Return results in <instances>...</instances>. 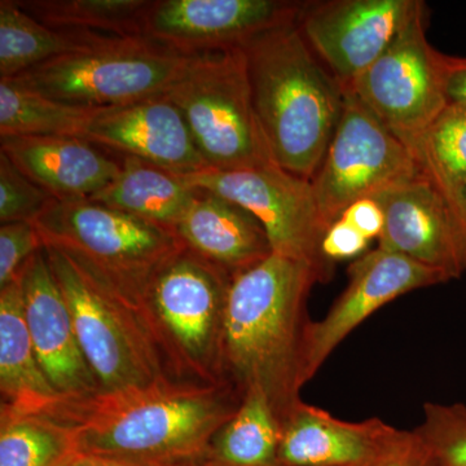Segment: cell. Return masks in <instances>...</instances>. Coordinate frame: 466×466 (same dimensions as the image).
<instances>
[{
  "instance_id": "obj_19",
  "label": "cell",
  "mask_w": 466,
  "mask_h": 466,
  "mask_svg": "<svg viewBox=\"0 0 466 466\" xmlns=\"http://www.w3.org/2000/svg\"><path fill=\"white\" fill-rule=\"evenodd\" d=\"M0 152L56 200L94 198L121 171V162L79 137H5Z\"/></svg>"
},
{
  "instance_id": "obj_14",
  "label": "cell",
  "mask_w": 466,
  "mask_h": 466,
  "mask_svg": "<svg viewBox=\"0 0 466 466\" xmlns=\"http://www.w3.org/2000/svg\"><path fill=\"white\" fill-rule=\"evenodd\" d=\"M299 8L279 0H156L147 11L144 35L184 56L231 50L296 20Z\"/></svg>"
},
{
  "instance_id": "obj_39",
  "label": "cell",
  "mask_w": 466,
  "mask_h": 466,
  "mask_svg": "<svg viewBox=\"0 0 466 466\" xmlns=\"http://www.w3.org/2000/svg\"><path fill=\"white\" fill-rule=\"evenodd\" d=\"M198 466H201V465H198Z\"/></svg>"
},
{
  "instance_id": "obj_28",
  "label": "cell",
  "mask_w": 466,
  "mask_h": 466,
  "mask_svg": "<svg viewBox=\"0 0 466 466\" xmlns=\"http://www.w3.org/2000/svg\"><path fill=\"white\" fill-rule=\"evenodd\" d=\"M422 174L440 191L466 183V108L449 104L417 144Z\"/></svg>"
},
{
  "instance_id": "obj_24",
  "label": "cell",
  "mask_w": 466,
  "mask_h": 466,
  "mask_svg": "<svg viewBox=\"0 0 466 466\" xmlns=\"http://www.w3.org/2000/svg\"><path fill=\"white\" fill-rule=\"evenodd\" d=\"M280 422L260 391L245 392L240 407L210 441L201 466H279Z\"/></svg>"
},
{
  "instance_id": "obj_5",
  "label": "cell",
  "mask_w": 466,
  "mask_h": 466,
  "mask_svg": "<svg viewBox=\"0 0 466 466\" xmlns=\"http://www.w3.org/2000/svg\"><path fill=\"white\" fill-rule=\"evenodd\" d=\"M33 223L43 247L60 251L137 314L150 281L184 248L174 229L91 198L55 200Z\"/></svg>"
},
{
  "instance_id": "obj_25",
  "label": "cell",
  "mask_w": 466,
  "mask_h": 466,
  "mask_svg": "<svg viewBox=\"0 0 466 466\" xmlns=\"http://www.w3.org/2000/svg\"><path fill=\"white\" fill-rule=\"evenodd\" d=\"M97 109L51 99L15 78H0V137L86 139L88 125Z\"/></svg>"
},
{
  "instance_id": "obj_32",
  "label": "cell",
  "mask_w": 466,
  "mask_h": 466,
  "mask_svg": "<svg viewBox=\"0 0 466 466\" xmlns=\"http://www.w3.org/2000/svg\"><path fill=\"white\" fill-rule=\"evenodd\" d=\"M370 240L350 226L343 219L337 220L325 232L321 250L328 262H337L350 258H360L367 253Z\"/></svg>"
},
{
  "instance_id": "obj_16",
  "label": "cell",
  "mask_w": 466,
  "mask_h": 466,
  "mask_svg": "<svg viewBox=\"0 0 466 466\" xmlns=\"http://www.w3.org/2000/svg\"><path fill=\"white\" fill-rule=\"evenodd\" d=\"M24 315L43 372L61 397L100 391L73 324L72 315L48 263L45 248L20 271Z\"/></svg>"
},
{
  "instance_id": "obj_23",
  "label": "cell",
  "mask_w": 466,
  "mask_h": 466,
  "mask_svg": "<svg viewBox=\"0 0 466 466\" xmlns=\"http://www.w3.org/2000/svg\"><path fill=\"white\" fill-rule=\"evenodd\" d=\"M106 36L55 29L39 23L16 0L0 2V78H14L52 58L90 50Z\"/></svg>"
},
{
  "instance_id": "obj_36",
  "label": "cell",
  "mask_w": 466,
  "mask_h": 466,
  "mask_svg": "<svg viewBox=\"0 0 466 466\" xmlns=\"http://www.w3.org/2000/svg\"><path fill=\"white\" fill-rule=\"evenodd\" d=\"M446 94L449 104H455V106L466 108V58L449 56Z\"/></svg>"
},
{
  "instance_id": "obj_4",
  "label": "cell",
  "mask_w": 466,
  "mask_h": 466,
  "mask_svg": "<svg viewBox=\"0 0 466 466\" xmlns=\"http://www.w3.org/2000/svg\"><path fill=\"white\" fill-rule=\"evenodd\" d=\"M232 280L225 269L184 247L150 281L137 317L168 379L227 383L223 341Z\"/></svg>"
},
{
  "instance_id": "obj_30",
  "label": "cell",
  "mask_w": 466,
  "mask_h": 466,
  "mask_svg": "<svg viewBox=\"0 0 466 466\" xmlns=\"http://www.w3.org/2000/svg\"><path fill=\"white\" fill-rule=\"evenodd\" d=\"M51 193L33 182L0 152V223L34 222L52 202Z\"/></svg>"
},
{
  "instance_id": "obj_7",
  "label": "cell",
  "mask_w": 466,
  "mask_h": 466,
  "mask_svg": "<svg viewBox=\"0 0 466 466\" xmlns=\"http://www.w3.org/2000/svg\"><path fill=\"white\" fill-rule=\"evenodd\" d=\"M189 57L147 36H106L90 50L73 52L14 76L51 99L112 108L164 95Z\"/></svg>"
},
{
  "instance_id": "obj_12",
  "label": "cell",
  "mask_w": 466,
  "mask_h": 466,
  "mask_svg": "<svg viewBox=\"0 0 466 466\" xmlns=\"http://www.w3.org/2000/svg\"><path fill=\"white\" fill-rule=\"evenodd\" d=\"M419 0H333L300 5L297 25L343 87L376 63L412 18Z\"/></svg>"
},
{
  "instance_id": "obj_18",
  "label": "cell",
  "mask_w": 466,
  "mask_h": 466,
  "mask_svg": "<svg viewBox=\"0 0 466 466\" xmlns=\"http://www.w3.org/2000/svg\"><path fill=\"white\" fill-rule=\"evenodd\" d=\"M401 431L380 419L349 422L299 400L280 421L279 466H359L390 453Z\"/></svg>"
},
{
  "instance_id": "obj_37",
  "label": "cell",
  "mask_w": 466,
  "mask_h": 466,
  "mask_svg": "<svg viewBox=\"0 0 466 466\" xmlns=\"http://www.w3.org/2000/svg\"><path fill=\"white\" fill-rule=\"evenodd\" d=\"M67 466H124L116 464V462L109 461V460L94 458V456H79L75 461L70 462Z\"/></svg>"
},
{
  "instance_id": "obj_8",
  "label": "cell",
  "mask_w": 466,
  "mask_h": 466,
  "mask_svg": "<svg viewBox=\"0 0 466 466\" xmlns=\"http://www.w3.org/2000/svg\"><path fill=\"white\" fill-rule=\"evenodd\" d=\"M45 250L100 391L146 388L168 379L137 312L60 251Z\"/></svg>"
},
{
  "instance_id": "obj_27",
  "label": "cell",
  "mask_w": 466,
  "mask_h": 466,
  "mask_svg": "<svg viewBox=\"0 0 466 466\" xmlns=\"http://www.w3.org/2000/svg\"><path fill=\"white\" fill-rule=\"evenodd\" d=\"M79 456L66 426L0 408V466H67Z\"/></svg>"
},
{
  "instance_id": "obj_34",
  "label": "cell",
  "mask_w": 466,
  "mask_h": 466,
  "mask_svg": "<svg viewBox=\"0 0 466 466\" xmlns=\"http://www.w3.org/2000/svg\"><path fill=\"white\" fill-rule=\"evenodd\" d=\"M341 219L354 227L370 241L380 238L385 226L382 208L375 198H364L355 202L343 213Z\"/></svg>"
},
{
  "instance_id": "obj_11",
  "label": "cell",
  "mask_w": 466,
  "mask_h": 466,
  "mask_svg": "<svg viewBox=\"0 0 466 466\" xmlns=\"http://www.w3.org/2000/svg\"><path fill=\"white\" fill-rule=\"evenodd\" d=\"M189 186L217 193L249 210L265 227L275 254L314 267L321 280L333 265L323 256L328 231L321 220L309 180L276 164L241 170H205L182 177Z\"/></svg>"
},
{
  "instance_id": "obj_21",
  "label": "cell",
  "mask_w": 466,
  "mask_h": 466,
  "mask_svg": "<svg viewBox=\"0 0 466 466\" xmlns=\"http://www.w3.org/2000/svg\"><path fill=\"white\" fill-rule=\"evenodd\" d=\"M0 408L24 415H36L61 397L34 351L20 274L0 289Z\"/></svg>"
},
{
  "instance_id": "obj_38",
  "label": "cell",
  "mask_w": 466,
  "mask_h": 466,
  "mask_svg": "<svg viewBox=\"0 0 466 466\" xmlns=\"http://www.w3.org/2000/svg\"><path fill=\"white\" fill-rule=\"evenodd\" d=\"M386 458H388V456H386ZM385 459H382V460H380V461H376V462H370V464H366V465H359V466H385Z\"/></svg>"
},
{
  "instance_id": "obj_13",
  "label": "cell",
  "mask_w": 466,
  "mask_h": 466,
  "mask_svg": "<svg viewBox=\"0 0 466 466\" xmlns=\"http://www.w3.org/2000/svg\"><path fill=\"white\" fill-rule=\"evenodd\" d=\"M441 272L415 260L377 249L367 251L349 267V284L324 319L309 321L302 350L303 385L334 350L359 325L403 294L421 288L447 283Z\"/></svg>"
},
{
  "instance_id": "obj_10",
  "label": "cell",
  "mask_w": 466,
  "mask_h": 466,
  "mask_svg": "<svg viewBox=\"0 0 466 466\" xmlns=\"http://www.w3.org/2000/svg\"><path fill=\"white\" fill-rule=\"evenodd\" d=\"M425 7L363 75L345 86L415 155L417 144L449 106L447 61L429 45Z\"/></svg>"
},
{
  "instance_id": "obj_17",
  "label": "cell",
  "mask_w": 466,
  "mask_h": 466,
  "mask_svg": "<svg viewBox=\"0 0 466 466\" xmlns=\"http://www.w3.org/2000/svg\"><path fill=\"white\" fill-rule=\"evenodd\" d=\"M375 200L385 216L379 238L381 249L435 269L449 281L464 274L446 200L422 171Z\"/></svg>"
},
{
  "instance_id": "obj_31",
  "label": "cell",
  "mask_w": 466,
  "mask_h": 466,
  "mask_svg": "<svg viewBox=\"0 0 466 466\" xmlns=\"http://www.w3.org/2000/svg\"><path fill=\"white\" fill-rule=\"evenodd\" d=\"M42 248L41 236L33 222L0 225V289L15 280Z\"/></svg>"
},
{
  "instance_id": "obj_22",
  "label": "cell",
  "mask_w": 466,
  "mask_h": 466,
  "mask_svg": "<svg viewBox=\"0 0 466 466\" xmlns=\"http://www.w3.org/2000/svg\"><path fill=\"white\" fill-rule=\"evenodd\" d=\"M198 195L179 175L124 156L118 177L91 200L175 231Z\"/></svg>"
},
{
  "instance_id": "obj_20",
  "label": "cell",
  "mask_w": 466,
  "mask_h": 466,
  "mask_svg": "<svg viewBox=\"0 0 466 466\" xmlns=\"http://www.w3.org/2000/svg\"><path fill=\"white\" fill-rule=\"evenodd\" d=\"M187 249L235 278L274 254L265 227L249 210L217 193L198 189L175 227Z\"/></svg>"
},
{
  "instance_id": "obj_2",
  "label": "cell",
  "mask_w": 466,
  "mask_h": 466,
  "mask_svg": "<svg viewBox=\"0 0 466 466\" xmlns=\"http://www.w3.org/2000/svg\"><path fill=\"white\" fill-rule=\"evenodd\" d=\"M319 281L314 267L274 253L236 275L229 289L223 379L242 397L262 392L279 422L302 400L306 303Z\"/></svg>"
},
{
  "instance_id": "obj_35",
  "label": "cell",
  "mask_w": 466,
  "mask_h": 466,
  "mask_svg": "<svg viewBox=\"0 0 466 466\" xmlns=\"http://www.w3.org/2000/svg\"><path fill=\"white\" fill-rule=\"evenodd\" d=\"M440 192L449 208L451 222L458 240L460 257L466 272V183Z\"/></svg>"
},
{
  "instance_id": "obj_29",
  "label": "cell",
  "mask_w": 466,
  "mask_h": 466,
  "mask_svg": "<svg viewBox=\"0 0 466 466\" xmlns=\"http://www.w3.org/2000/svg\"><path fill=\"white\" fill-rule=\"evenodd\" d=\"M415 434L441 466H466V406L426 403Z\"/></svg>"
},
{
  "instance_id": "obj_15",
  "label": "cell",
  "mask_w": 466,
  "mask_h": 466,
  "mask_svg": "<svg viewBox=\"0 0 466 466\" xmlns=\"http://www.w3.org/2000/svg\"><path fill=\"white\" fill-rule=\"evenodd\" d=\"M86 140L179 177L208 170L182 113L165 95L97 109Z\"/></svg>"
},
{
  "instance_id": "obj_3",
  "label": "cell",
  "mask_w": 466,
  "mask_h": 466,
  "mask_svg": "<svg viewBox=\"0 0 466 466\" xmlns=\"http://www.w3.org/2000/svg\"><path fill=\"white\" fill-rule=\"evenodd\" d=\"M251 100L278 167L311 182L345 106V87L319 60L296 20L244 46Z\"/></svg>"
},
{
  "instance_id": "obj_33",
  "label": "cell",
  "mask_w": 466,
  "mask_h": 466,
  "mask_svg": "<svg viewBox=\"0 0 466 466\" xmlns=\"http://www.w3.org/2000/svg\"><path fill=\"white\" fill-rule=\"evenodd\" d=\"M385 466H441L415 431H401L400 440L385 460Z\"/></svg>"
},
{
  "instance_id": "obj_26",
  "label": "cell",
  "mask_w": 466,
  "mask_h": 466,
  "mask_svg": "<svg viewBox=\"0 0 466 466\" xmlns=\"http://www.w3.org/2000/svg\"><path fill=\"white\" fill-rule=\"evenodd\" d=\"M45 25L100 35L146 36L149 0H16Z\"/></svg>"
},
{
  "instance_id": "obj_9",
  "label": "cell",
  "mask_w": 466,
  "mask_h": 466,
  "mask_svg": "<svg viewBox=\"0 0 466 466\" xmlns=\"http://www.w3.org/2000/svg\"><path fill=\"white\" fill-rule=\"evenodd\" d=\"M420 174L419 162L406 144L345 88L341 121L311 180L327 229L355 202L375 198Z\"/></svg>"
},
{
  "instance_id": "obj_1",
  "label": "cell",
  "mask_w": 466,
  "mask_h": 466,
  "mask_svg": "<svg viewBox=\"0 0 466 466\" xmlns=\"http://www.w3.org/2000/svg\"><path fill=\"white\" fill-rule=\"evenodd\" d=\"M242 398L229 383L162 379L146 388L60 397L36 415L69 428L82 456L124 466H198Z\"/></svg>"
},
{
  "instance_id": "obj_6",
  "label": "cell",
  "mask_w": 466,
  "mask_h": 466,
  "mask_svg": "<svg viewBox=\"0 0 466 466\" xmlns=\"http://www.w3.org/2000/svg\"><path fill=\"white\" fill-rule=\"evenodd\" d=\"M164 95L182 113L208 170L275 164L251 100L244 48L189 57Z\"/></svg>"
}]
</instances>
